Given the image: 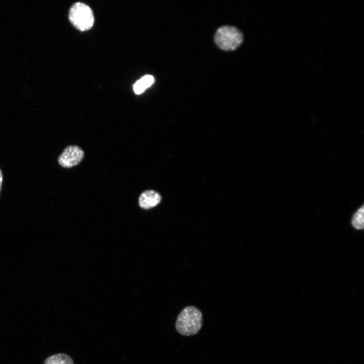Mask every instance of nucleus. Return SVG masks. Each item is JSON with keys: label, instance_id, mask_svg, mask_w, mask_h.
I'll return each instance as SVG.
<instances>
[{"label": "nucleus", "instance_id": "9", "mask_svg": "<svg viewBox=\"0 0 364 364\" xmlns=\"http://www.w3.org/2000/svg\"><path fill=\"white\" fill-rule=\"evenodd\" d=\"M3 183V174L1 169H0V192L1 190L2 185Z\"/></svg>", "mask_w": 364, "mask_h": 364}, {"label": "nucleus", "instance_id": "3", "mask_svg": "<svg viewBox=\"0 0 364 364\" xmlns=\"http://www.w3.org/2000/svg\"><path fill=\"white\" fill-rule=\"evenodd\" d=\"M69 19L76 28L82 31L90 29L94 22L92 9L81 3H76L71 7L69 11Z\"/></svg>", "mask_w": 364, "mask_h": 364}, {"label": "nucleus", "instance_id": "7", "mask_svg": "<svg viewBox=\"0 0 364 364\" xmlns=\"http://www.w3.org/2000/svg\"><path fill=\"white\" fill-rule=\"evenodd\" d=\"M44 364H74L71 356L65 353H57L48 357Z\"/></svg>", "mask_w": 364, "mask_h": 364}, {"label": "nucleus", "instance_id": "5", "mask_svg": "<svg viewBox=\"0 0 364 364\" xmlns=\"http://www.w3.org/2000/svg\"><path fill=\"white\" fill-rule=\"evenodd\" d=\"M161 200V196L157 192L148 190L143 192L139 198L140 206L144 209L155 207Z\"/></svg>", "mask_w": 364, "mask_h": 364}, {"label": "nucleus", "instance_id": "8", "mask_svg": "<svg viewBox=\"0 0 364 364\" xmlns=\"http://www.w3.org/2000/svg\"><path fill=\"white\" fill-rule=\"evenodd\" d=\"M352 226L357 230H361L364 226L363 206L359 207L353 214L351 219Z\"/></svg>", "mask_w": 364, "mask_h": 364}, {"label": "nucleus", "instance_id": "6", "mask_svg": "<svg viewBox=\"0 0 364 364\" xmlns=\"http://www.w3.org/2000/svg\"><path fill=\"white\" fill-rule=\"evenodd\" d=\"M154 82V78L153 76L145 75L134 84L133 90L136 94L140 95L150 87Z\"/></svg>", "mask_w": 364, "mask_h": 364}, {"label": "nucleus", "instance_id": "2", "mask_svg": "<svg viewBox=\"0 0 364 364\" xmlns=\"http://www.w3.org/2000/svg\"><path fill=\"white\" fill-rule=\"evenodd\" d=\"M241 32L233 26H224L219 28L214 35V42L220 49L233 51L242 42Z\"/></svg>", "mask_w": 364, "mask_h": 364}, {"label": "nucleus", "instance_id": "4", "mask_svg": "<svg viewBox=\"0 0 364 364\" xmlns=\"http://www.w3.org/2000/svg\"><path fill=\"white\" fill-rule=\"evenodd\" d=\"M84 156L83 151L76 145L66 147L59 155L58 162L64 168H70L78 164Z\"/></svg>", "mask_w": 364, "mask_h": 364}, {"label": "nucleus", "instance_id": "1", "mask_svg": "<svg viewBox=\"0 0 364 364\" xmlns=\"http://www.w3.org/2000/svg\"><path fill=\"white\" fill-rule=\"evenodd\" d=\"M203 317L201 311L194 306L185 307L178 315L175 329L184 336H192L197 334L202 326Z\"/></svg>", "mask_w": 364, "mask_h": 364}]
</instances>
